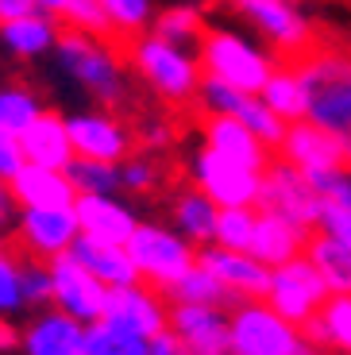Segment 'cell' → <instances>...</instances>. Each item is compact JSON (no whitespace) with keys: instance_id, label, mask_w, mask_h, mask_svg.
Masks as SVG:
<instances>
[{"instance_id":"ba28073f","label":"cell","mask_w":351,"mask_h":355,"mask_svg":"<svg viewBox=\"0 0 351 355\" xmlns=\"http://www.w3.org/2000/svg\"><path fill=\"white\" fill-rule=\"evenodd\" d=\"M263 174L266 170H251L243 162H232L224 155L201 151L189 159V186H197L216 209H259L263 201Z\"/></svg>"},{"instance_id":"5b68a950","label":"cell","mask_w":351,"mask_h":355,"mask_svg":"<svg viewBox=\"0 0 351 355\" xmlns=\"http://www.w3.org/2000/svg\"><path fill=\"white\" fill-rule=\"evenodd\" d=\"M128 255L135 263L139 282L155 286L158 293H170L197 266L201 251L182 232L170 228V220H139L135 236L128 240Z\"/></svg>"},{"instance_id":"9c48e42d","label":"cell","mask_w":351,"mask_h":355,"mask_svg":"<svg viewBox=\"0 0 351 355\" xmlns=\"http://www.w3.org/2000/svg\"><path fill=\"white\" fill-rule=\"evenodd\" d=\"M66 124H70L78 159L120 166L132 151H139L135 147V124L123 116V108H78V112H66Z\"/></svg>"},{"instance_id":"b9f144b4","label":"cell","mask_w":351,"mask_h":355,"mask_svg":"<svg viewBox=\"0 0 351 355\" xmlns=\"http://www.w3.org/2000/svg\"><path fill=\"white\" fill-rule=\"evenodd\" d=\"M313 186L325 197V205H351V166L332 170V174H316Z\"/></svg>"},{"instance_id":"7c38bea8","label":"cell","mask_w":351,"mask_h":355,"mask_svg":"<svg viewBox=\"0 0 351 355\" xmlns=\"http://www.w3.org/2000/svg\"><path fill=\"white\" fill-rule=\"evenodd\" d=\"M259 209L274 216H286V220L313 232L316 220H320V209H325V197L316 193L313 178H305L301 170H293L290 162L278 159L263 174V201H259Z\"/></svg>"},{"instance_id":"44dd1931","label":"cell","mask_w":351,"mask_h":355,"mask_svg":"<svg viewBox=\"0 0 351 355\" xmlns=\"http://www.w3.org/2000/svg\"><path fill=\"white\" fill-rule=\"evenodd\" d=\"M24 143V155L31 166H46V170H66L78 151H74V139H70V124H66V112H54L46 108L35 124L19 135Z\"/></svg>"},{"instance_id":"2e32d148","label":"cell","mask_w":351,"mask_h":355,"mask_svg":"<svg viewBox=\"0 0 351 355\" xmlns=\"http://www.w3.org/2000/svg\"><path fill=\"white\" fill-rule=\"evenodd\" d=\"M170 332L189 355H232V320L224 305L170 302Z\"/></svg>"},{"instance_id":"c3c4849f","label":"cell","mask_w":351,"mask_h":355,"mask_svg":"<svg viewBox=\"0 0 351 355\" xmlns=\"http://www.w3.org/2000/svg\"><path fill=\"white\" fill-rule=\"evenodd\" d=\"M189 4H201V8H205V4H216V0H189Z\"/></svg>"},{"instance_id":"d590c367","label":"cell","mask_w":351,"mask_h":355,"mask_svg":"<svg viewBox=\"0 0 351 355\" xmlns=\"http://www.w3.org/2000/svg\"><path fill=\"white\" fill-rule=\"evenodd\" d=\"M74 189L81 193H120V166L112 162H93V159H74L66 166Z\"/></svg>"},{"instance_id":"681fc988","label":"cell","mask_w":351,"mask_h":355,"mask_svg":"<svg viewBox=\"0 0 351 355\" xmlns=\"http://www.w3.org/2000/svg\"><path fill=\"white\" fill-rule=\"evenodd\" d=\"M301 355H316V352H301Z\"/></svg>"},{"instance_id":"9a60e30c","label":"cell","mask_w":351,"mask_h":355,"mask_svg":"<svg viewBox=\"0 0 351 355\" xmlns=\"http://www.w3.org/2000/svg\"><path fill=\"white\" fill-rule=\"evenodd\" d=\"M101 320H108V324H116L123 332H135L143 340H155L170 329V305L147 282L116 286V290H108V305Z\"/></svg>"},{"instance_id":"52a82bcc","label":"cell","mask_w":351,"mask_h":355,"mask_svg":"<svg viewBox=\"0 0 351 355\" xmlns=\"http://www.w3.org/2000/svg\"><path fill=\"white\" fill-rule=\"evenodd\" d=\"M232 12L278 54L305 58L316 46V27L298 0H228Z\"/></svg>"},{"instance_id":"74e56055","label":"cell","mask_w":351,"mask_h":355,"mask_svg":"<svg viewBox=\"0 0 351 355\" xmlns=\"http://www.w3.org/2000/svg\"><path fill=\"white\" fill-rule=\"evenodd\" d=\"M27 309V293H24V259L0 255V317H16Z\"/></svg>"},{"instance_id":"8992f818","label":"cell","mask_w":351,"mask_h":355,"mask_svg":"<svg viewBox=\"0 0 351 355\" xmlns=\"http://www.w3.org/2000/svg\"><path fill=\"white\" fill-rule=\"evenodd\" d=\"M232 320V355H301L309 352L305 329L286 320L278 309L259 302H239L228 309Z\"/></svg>"},{"instance_id":"4dcf8cb0","label":"cell","mask_w":351,"mask_h":355,"mask_svg":"<svg viewBox=\"0 0 351 355\" xmlns=\"http://www.w3.org/2000/svg\"><path fill=\"white\" fill-rule=\"evenodd\" d=\"M43 112L46 105L31 85H24V81H4L0 85V132L24 135Z\"/></svg>"},{"instance_id":"bcb514c9","label":"cell","mask_w":351,"mask_h":355,"mask_svg":"<svg viewBox=\"0 0 351 355\" xmlns=\"http://www.w3.org/2000/svg\"><path fill=\"white\" fill-rule=\"evenodd\" d=\"M19 347V329L12 324V317H0V352Z\"/></svg>"},{"instance_id":"603a6c76","label":"cell","mask_w":351,"mask_h":355,"mask_svg":"<svg viewBox=\"0 0 351 355\" xmlns=\"http://www.w3.org/2000/svg\"><path fill=\"white\" fill-rule=\"evenodd\" d=\"M8 186L19 209H74V201H78V189H74L66 170H46L27 162Z\"/></svg>"},{"instance_id":"4fadbf2b","label":"cell","mask_w":351,"mask_h":355,"mask_svg":"<svg viewBox=\"0 0 351 355\" xmlns=\"http://www.w3.org/2000/svg\"><path fill=\"white\" fill-rule=\"evenodd\" d=\"M12 236H16V248L24 251V259L54 263V259L70 255L81 228L74 209H19Z\"/></svg>"},{"instance_id":"ab89813d","label":"cell","mask_w":351,"mask_h":355,"mask_svg":"<svg viewBox=\"0 0 351 355\" xmlns=\"http://www.w3.org/2000/svg\"><path fill=\"white\" fill-rule=\"evenodd\" d=\"M24 293H27V309L51 305V263L24 259Z\"/></svg>"},{"instance_id":"d6a6232c","label":"cell","mask_w":351,"mask_h":355,"mask_svg":"<svg viewBox=\"0 0 351 355\" xmlns=\"http://www.w3.org/2000/svg\"><path fill=\"white\" fill-rule=\"evenodd\" d=\"M166 162L162 155H151V151H132L128 159L120 162V193L128 197H155L158 189L166 186Z\"/></svg>"},{"instance_id":"83f0119b","label":"cell","mask_w":351,"mask_h":355,"mask_svg":"<svg viewBox=\"0 0 351 355\" xmlns=\"http://www.w3.org/2000/svg\"><path fill=\"white\" fill-rule=\"evenodd\" d=\"M259 97H263V105L271 108L278 120H286V124L305 120V112H309V93H305V81H301L298 66H278Z\"/></svg>"},{"instance_id":"d6986e66","label":"cell","mask_w":351,"mask_h":355,"mask_svg":"<svg viewBox=\"0 0 351 355\" xmlns=\"http://www.w3.org/2000/svg\"><path fill=\"white\" fill-rule=\"evenodd\" d=\"M74 213H78L81 236H93V240L128 243L139 228V213L123 193H81L74 201Z\"/></svg>"},{"instance_id":"ac0fdd59","label":"cell","mask_w":351,"mask_h":355,"mask_svg":"<svg viewBox=\"0 0 351 355\" xmlns=\"http://www.w3.org/2000/svg\"><path fill=\"white\" fill-rule=\"evenodd\" d=\"M197 263H201L236 302H259V297H266L271 266L259 263L251 251H232V248H220V243H209V248H201Z\"/></svg>"},{"instance_id":"3957f363","label":"cell","mask_w":351,"mask_h":355,"mask_svg":"<svg viewBox=\"0 0 351 355\" xmlns=\"http://www.w3.org/2000/svg\"><path fill=\"white\" fill-rule=\"evenodd\" d=\"M298 73L309 93L305 120L351 139V51L313 46L305 58H298Z\"/></svg>"},{"instance_id":"30bf717a","label":"cell","mask_w":351,"mask_h":355,"mask_svg":"<svg viewBox=\"0 0 351 355\" xmlns=\"http://www.w3.org/2000/svg\"><path fill=\"white\" fill-rule=\"evenodd\" d=\"M328 297H332V293H328L325 278L316 275V266L301 255V259H293V263L271 270V286H266L263 302L271 305V309H278L286 320H293L298 329H309L316 320V313L325 309Z\"/></svg>"},{"instance_id":"8d00e7d4","label":"cell","mask_w":351,"mask_h":355,"mask_svg":"<svg viewBox=\"0 0 351 355\" xmlns=\"http://www.w3.org/2000/svg\"><path fill=\"white\" fill-rule=\"evenodd\" d=\"M255 220H259V209H220L216 243L220 248H232V251H251Z\"/></svg>"},{"instance_id":"ffe728a7","label":"cell","mask_w":351,"mask_h":355,"mask_svg":"<svg viewBox=\"0 0 351 355\" xmlns=\"http://www.w3.org/2000/svg\"><path fill=\"white\" fill-rule=\"evenodd\" d=\"M201 147H209V151L224 155L232 162H243L251 170H266L271 166V151H274V147H266L236 116H205L201 120Z\"/></svg>"},{"instance_id":"836d02e7","label":"cell","mask_w":351,"mask_h":355,"mask_svg":"<svg viewBox=\"0 0 351 355\" xmlns=\"http://www.w3.org/2000/svg\"><path fill=\"white\" fill-rule=\"evenodd\" d=\"M170 302H182V305H224V309H236L239 305L201 263H197L194 270L174 286V290H170Z\"/></svg>"},{"instance_id":"5bb4252c","label":"cell","mask_w":351,"mask_h":355,"mask_svg":"<svg viewBox=\"0 0 351 355\" xmlns=\"http://www.w3.org/2000/svg\"><path fill=\"white\" fill-rule=\"evenodd\" d=\"M51 305L81 324H97L108 305V286L93 278L81 263L62 255L51 263Z\"/></svg>"},{"instance_id":"4316f807","label":"cell","mask_w":351,"mask_h":355,"mask_svg":"<svg viewBox=\"0 0 351 355\" xmlns=\"http://www.w3.org/2000/svg\"><path fill=\"white\" fill-rule=\"evenodd\" d=\"M209 27H212V24L205 19V8H201V4H189V0H182V4H166V8H158L151 31H155L158 39H166V43H178V46H189V51H197Z\"/></svg>"},{"instance_id":"7a4b0ae2","label":"cell","mask_w":351,"mask_h":355,"mask_svg":"<svg viewBox=\"0 0 351 355\" xmlns=\"http://www.w3.org/2000/svg\"><path fill=\"white\" fill-rule=\"evenodd\" d=\"M123 54H128L132 78L143 81V89H147L158 105H166V108L197 105V97H201V81H205V70H201L197 51L178 46V43H166V39H158L155 31H147V35L132 39Z\"/></svg>"},{"instance_id":"f6af8a7d","label":"cell","mask_w":351,"mask_h":355,"mask_svg":"<svg viewBox=\"0 0 351 355\" xmlns=\"http://www.w3.org/2000/svg\"><path fill=\"white\" fill-rule=\"evenodd\" d=\"M151 355H189V352H185V347L178 344V336L166 329L162 336H155V340H151Z\"/></svg>"},{"instance_id":"ee69618b","label":"cell","mask_w":351,"mask_h":355,"mask_svg":"<svg viewBox=\"0 0 351 355\" xmlns=\"http://www.w3.org/2000/svg\"><path fill=\"white\" fill-rule=\"evenodd\" d=\"M16 216H19V201H16V193H12V186L0 178V236L16 228Z\"/></svg>"},{"instance_id":"8fae6325","label":"cell","mask_w":351,"mask_h":355,"mask_svg":"<svg viewBox=\"0 0 351 355\" xmlns=\"http://www.w3.org/2000/svg\"><path fill=\"white\" fill-rule=\"evenodd\" d=\"M274 151H278L282 162H290L305 178L332 174V170L351 166V139L313 124V120H293V124H286V135H282V143Z\"/></svg>"},{"instance_id":"f35d334b","label":"cell","mask_w":351,"mask_h":355,"mask_svg":"<svg viewBox=\"0 0 351 355\" xmlns=\"http://www.w3.org/2000/svg\"><path fill=\"white\" fill-rule=\"evenodd\" d=\"M174 139H178V132H174V124H170L166 112H151L135 124V147H139V151L166 155L170 147H174Z\"/></svg>"},{"instance_id":"484cf974","label":"cell","mask_w":351,"mask_h":355,"mask_svg":"<svg viewBox=\"0 0 351 355\" xmlns=\"http://www.w3.org/2000/svg\"><path fill=\"white\" fill-rule=\"evenodd\" d=\"M62 39V24L54 16H19L12 24H0V46L19 58V62H35L54 54Z\"/></svg>"},{"instance_id":"277c9868","label":"cell","mask_w":351,"mask_h":355,"mask_svg":"<svg viewBox=\"0 0 351 355\" xmlns=\"http://www.w3.org/2000/svg\"><path fill=\"white\" fill-rule=\"evenodd\" d=\"M197 58H201L205 78H216L232 89H243V93H263L271 73L278 70L274 54L259 39L243 35L236 27H216V24L205 31Z\"/></svg>"},{"instance_id":"7dc6e473","label":"cell","mask_w":351,"mask_h":355,"mask_svg":"<svg viewBox=\"0 0 351 355\" xmlns=\"http://www.w3.org/2000/svg\"><path fill=\"white\" fill-rule=\"evenodd\" d=\"M0 255H8V240L4 236H0Z\"/></svg>"},{"instance_id":"60d3db41","label":"cell","mask_w":351,"mask_h":355,"mask_svg":"<svg viewBox=\"0 0 351 355\" xmlns=\"http://www.w3.org/2000/svg\"><path fill=\"white\" fill-rule=\"evenodd\" d=\"M313 232H325L328 240H336L340 248L351 251V205H325Z\"/></svg>"},{"instance_id":"f1b7e54d","label":"cell","mask_w":351,"mask_h":355,"mask_svg":"<svg viewBox=\"0 0 351 355\" xmlns=\"http://www.w3.org/2000/svg\"><path fill=\"white\" fill-rule=\"evenodd\" d=\"M309 344H320L336 355H351V293L328 297L325 309L316 313V320L305 329Z\"/></svg>"},{"instance_id":"7402d4cb","label":"cell","mask_w":351,"mask_h":355,"mask_svg":"<svg viewBox=\"0 0 351 355\" xmlns=\"http://www.w3.org/2000/svg\"><path fill=\"white\" fill-rule=\"evenodd\" d=\"M309 236H313V232L301 228V224H293V220H286V216H274V213H263V209H259L255 236H251V255L274 270V266H286V263H293V259L305 255Z\"/></svg>"},{"instance_id":"e575fe53","label":"cell","mask_w":351,"mask_h":355,"mask_svg":"<svg viewBox=\"0 0 351 355\" xmlns=\"http://www.w3.org/2000/svg\"><path fill=\"white\" fill-rule=\"evenodd\" d=\"M89 355H151V340L123 332L108 320L89 324Z\"/></svg>"},{"instance_id":"cb8c5ba5","label":"cell","mask_w":351,"mask_h":355,"mask_svg":"<svg viewBox=\"0 0 351 355\" xmlns=\"http://www.w3.org/2000/svg\"><path fill=\"white\" fill-rule=\"evenodd\" d=\"M70 259L85 266L93 278H101L108 290L139 282L135 263H132V255H128V243H108V240H93V236H78L74 248H70Z\"/></svg>"},{"instance_id":"7bdbcfd3","label":"cell","mask_w":351,"mask_h":355,"mask_svg":"<svg viewBox=\"0 0 351 355\" xmlns=\"http://www.w3.org/2000/svg\"><path fill=\"white\" fill-rule=\"evenodd\" d=\"M24 166H27V155H24L19 135L0 132V178H4V182H12V178H16Z\"/></svg>"},{"instance_id":"6da1fadb","label":"cell","mask_w":351,"mask_h":355,"mask_svg":"<svg viewBox=\"0 0 351 355\" xmlns=\"http://www.w3.org/2000/svg\"><path fill=\"white\" fill-rule=\"evenodd\" d=\"M54 70L70 89L101 108H123L132 101V66L112 35L66 27L54 46Z\"/></svg>"},{"instance_id":"1f68e13d","label":"cell","mask_w":351,"mask_h":355,"mask_svg":"<svg viewBox=\"0 0 351 355\" xmlns=\"http://www.w3.org/2000/svg\"><path fill=\"white\" fill-rule=\"evenodd\" d=\"M101 12H105V24H108V35L112 39H132L147 35L151 24H155V0H97Z\"/></svg>"},{"instance_id":"f546056e","label":"cell","mask_w":351,"mask_h":355,"mask_svg":"<svg viewBox=\"0 0 351 355\" xmlns=\"http://www.w3.org/2000/svg\"><path fill=\"white\" fill-rule=\"evenodd\" d=\"M305 259L316 266V275L325 278L332 297L351 293V251L348 248L328 240L325 232H313V236H309V248H305Z\"/></svg>"},{"instance_id":"e0dca14e","label":"cell","mask_w":351,"mask_h":355,"mask_svg":"<svg viewBox=\"0 0 351 355\" xmlns=\"http://www.w3.org/2000/svg\"><path fill=\"white\" fill-rule=\"evenodd\" d=\"M19 355H89V324L43 305L19 329Z\"/></svg>"},{"instance_id":"d4e9b609","label":"cell","mask_w":351,"mask_h":355,"mask_svg":"<svg viewBox=\"0 0 351 355\" xmlns=\"http://www.w3.org/2000/svg\"><path fill=\"white\" fill-rule=\"evenodd\" d=\"M216 220H220V209L197 186H185L170 193V228L182 232L197 251L216 243Z\"/></svg>"}]
</instances>
